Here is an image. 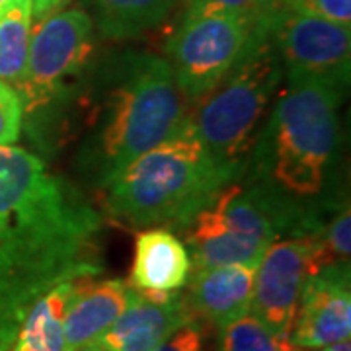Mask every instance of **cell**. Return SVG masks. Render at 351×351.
Listing matches in <instances>:
<instances>
[{"mask_svg":"<svg viewBox=\"0 0 351 351\" xmlns=\"http://www.w3.org/2000/svg\"><path fill=\"white\" fill-rule=\"evenodd\" d=\"M100 217L20 147H0V252L53 283L98 276Z\"/></svg>","mask_w":351,"mask_h":351,"instance_id":"1","label":"cell"},{"mask_svg":"<svg viewBox=\"0 0 351 351\" xmlns=\"http://www.w3.org/2000/svg\"><path fill=\"white\" fill-rule=\"evenodd\" d=\"M239 174L205 149L188 121L113 176L104 186L106 209L137 226L186 225Z\"/></svg>","mask_w":351,"mask_h":351,"instance_id":"2","label":"cell"},{"mask_svg":"<svg viewBox=\"0 0 351 351\" xmlns=\"http://www.w3.org/2000/svg\"><path fill=\"white\" fill-rule=\"evenodd\" d=\"M189 101L164 57L131 55L101 101L90 166L100 186L143 152L174 137L189 121Z\"/></svg>","mask_w":351,"mask_h":351,"instance_id":"3","label":"cell"},{"mask_svg":"<svg viewBox=\"0 0 351 351\" xmlns=\"http://www.w3.org/2000/svg\"><path fill=\"white\" fill-rule=\"evenodd\" d=\"M339 90L318 80H289L263 129L262 168L267 188L289 199L324 188L338 141Z\"/></svg>","mask_w":351,"mask_h":351,"instance_id":"4","label":"cell"},{"mask_svg":"<svg viewBox=\"0 0 351 351\" xmlns=\"http://www.w3.org/2000/svg\"><path fill=\"white\" fill-rule=\"evenodd\" d=\"M269 18L258 24L250 47L234 69L189 115L205 149L226 166L242 168V158L254 147L258 127L281 84L283 64L269 34Z\"/></svg>","mask_w":351,"mask_h":351,"instance_id":"5","label":"cell"},{"mask_svg":"<svg viewBox=\"0 0 351 351\" xmlns=\"http://www.w3.org/2000/svg\"><path fill=\"white\" fill-rule=\"evenodd\" d=\"M258 24L219 6L189 4L186 18L166 45V61L189 104H197L234 69L250 47Z\"/></svg>","mask_w":351,"mask_h":351,"instance_id":"6","label":"cell"},{"mask_svg":"<svg viewBox=\"0 0 351 351\" xmlns=\"http://www.w3.org/2000/svg\"><path fill=\"white\" fill-rule=\"evenodd\" d=\"M94 51V20L82 8H63L32 25L24 76L16 86L24 112L59 98L84 71Z\"/></svg>","mask_w":351,"mask_h":351,"instance_id":"7","label":"cell"},{"mask_svg":"<svg viewBox=\"0 0 351 351\" xmlns=\"http://www.w3.org/2000/svg\"><path fill=\"white\" fill-rule=\"evenodd\" d=\"M336 263L322 239L295 237L271 242L256 267L250 314L274 334L289 338L306 281Z\"/></svg>","mask_w":351,"mask_h":351,"instance_id":"8","label":"cell"},{"mask_svg":"<svg viewBox=\"0 0 351 351\" xmlns=\"http://www.w3.org/2000/svg\"><path fill=\"white\" fill-rule=\"evenodd\" d=\"M269 34L289 80H318L338 88L348 84L350 25L295 14L281 6L269 18Z\"/></svg>","mask_w":351,"mask_h":351,"instance_id":"9","label":"cell"},{"mask_svg":"<svg viewBox=\"0 0 351 351\" xmlns=\"http://www.w3.org/2000/svg\"><path fill=\"white\" fill-rule=\"evenodd\" d=\"M351 336V289L348 263H330L302 289L289 341L297 350H320Z\"/></svg>","mask_w":351,"mask_h":351,"instance_id":"10","label":"cell"},{"mask_svg":"<svg viewBox=\"0 0 351 351\" xmlns=\"http://www.w3.org/2000/svg\"><path fill=\"white\" fill-rule=\"evenodd\" d=\"M191 258L188 246L168 228H149L135 237L129 287L145 299L162 302L188 285Z\"/></svg>","mask_w":351,"mask_h":351,"instance_id":"11","label":"cell"},{"mask_svg":"<svg viewBox=\"0 0 351 351\" xmlns=\"http://www.w3.org/2000/svg\"><path fill=\"white\" fill-rule=\"evenodd\" d=\"M195 316L182 291L172 299L154 302L129 287V302L98 343L113 351H154L178 328Z\"/></svg>","mask_w":351,"mask_h":351,"instance_id":"12","label":"cell"},{"mask_svg":"<svg viewBox=\"0 0 351 351\" xmlns=\"http://www.w3.org/2000/svg\"><path fill=\"white\" fill-rule=\"evenodd\" d=\"M256 267L258 265H223L193 271L188 279L189 291L186 295L193 316L223 328L250 313Z\"/></svg>","mask_w":351,"mask_h":351,"instance_id":"13","label":"cell"},{"mask_svg":"<svg viewBox=\"0 0 351 351\" xmlns=\"http://www.w3.org/2000/svg\"><path fill=\"white\" fill-rule=\"evenodd\" d=\"M80 279L64 318V339L69 351H82L96 343L117 320L129 302V285L123 279Z\"/></svg>","mask_w":351,"mask_h":351,"instance_id":"14","label":"cell"},{"mask_svg":"<svg viewBox=\"0 0 351 351\" xmlns=\"http://www.w3.org/2000/svg\"><path fill=\"white\" fill-rule=\"evenodd\" d=\"M80 279L82 277L66 279L45 291L32 304L10 351H69L64 339V318Z\"/></svg>","mask_w":351,"mask_h":351,"instance_id":"15","label":"cell"},{"mask_svg":"<svg viewBox=\"0 0 351 351\" xmlns=\"http://www.w3.org/2000/svg\"><path fill=\"white\" fill-rule=\"evenodd\" d=\"M59 285V283H57ZM55 283L0 252V351H10L25 314Z\"/></svg>","mask_w":351,"mask_h":351,"instance_id":"16","label":"cell"},{"mask_svg":"<svg viewBox=\"0 0 351 351\" xmlns=\"http://www.w3.org/2000/svg\"><path fill=\"white\" fill-rule=\"evenodd\" d=\"M180 0H92L106 38H137L162 22Z\"/></svg>","mask_w":351,"mask_h":351,"instance_id":"17","label":"cell"},{"mask_svg":"<svg viewBox=\"0 0 351 351\" xmlns=\"http://www.w3.org/2000/svg\"><path fill=\"white\" fill-rule=\"evenodd\" d=\"M32 25V0H16L0 16V80L14 88L24 76Z\"/></svg>","mask_w":351,"mask_h":351,"instance_id":"18","label":"cell"},{"mask_svg":"<svg viewBox=\"0 0 351 351\" xmlns=\"http://www.w3.org/2000/svg\"><path fill=\"white\" fill-rule=\"evenodd\" d=\"M219 350L221 351H293L289 338L277 336L267 326L246 313L237 320L219 328Z\"/></svg>","mask_w":351,"mask_h":351,"instance_id":"19","label":"cell"},{"mask_svg":"<svg viewBox=\"0 0 351 351\" xmlns=\"http://www.w3.org/2000/svg\"><path fill=\"white\" fill-rule=\"evenodd\" d=\"M24 104L18 90L0 80V147L14 145L20 137Z\"/></svg>","mask_w":351,"mask_h":351,"instance_id":"20","label":"cell"},{"mask_svg":"<svg viewBox=\"0 0 351 351\" xmlns=\"http://www.w3.org/2000/svg\"><path fill=\"white\" fill-rule=\"evenodd\" d=\"M283 8L302 16L351 25V0H281Z\"/></svg>","mask_w":351,"mask_h":351,"instance_id":"21","label":"cell"},{"mask_svg":"<svg viewBox=\"0 0 351 351\" xmlns=\"http://www.w3.org/2000/svg\"><path fill=\"white\" fill-rule=\"evenodd\" d=\"M326 244L332 260L336 263H350L351 252V213L350 207L341 209L328 225L326 237L322 239Z\"/></svg>","mask_w":351,"mask_h":351,"instance_id":"22","label":"cell"},{"mask_svg":"<svg viewBox=\"0 0 351 351\" xmlns=\"http://www.w3.org/2000/svg\"><path fill=\"white\" fill-rule=\"evenodd\" d=\"M191 2L211 4V6L225 8V10L244 14L256 22L267 20L269 16H274L283 6L281 0H191Z\"/></svg>","mask_w":351,"mask_h":351,"instance_id":"23","label":"cell"},{"mask_svg":"<svg viewBox=\"0 0 351 351\" xmlns=\"http://www.w3.org/2000/svg\"><path fill=\"white\" fill-rule=\"evenodd\" d=\"M154 351H205V334L197 318L178 328L174 334L168 339H164Z\"/></svg>","mask_w":351,"mask_h":351,"instance_id":"24","label":"cell"},{"mask_svg":"<svg viewBox=\"0 0 351 351\" xmlns=\"http://www.w3.org/2000/svg\"><path fill=\"white\" fill-rule=\"evenodd\" d=\"M73 0H32V16L34 22L43 20L45 16H49L53 12L63 10L66 4H71Z\"/></svg>","mask_w":351,"mask_h":351,"instance_id":"25","label":"cell"},{"mask_svg":"<svg viewBox=\"0 0 351 351\" xmlns=\"http://www.w3.org/2000/svg\"><path fill=\"white\" fill-rule=\"evenodd\" d=\"M293 351H351V343L350 339L346 341H339V343H334V346H328V348H320V350H295Z\"/></svg>","mask_w":351,"mask_h":351,"instance_id":"26","label":"cell"},{"mask_svg":"<svg viewBox=\"0 0 351 351\" xmlns=\"http://www.w3.org/2000/svg\"><path fill=\"white\" fill-rule=\"evenodd\" d=\"M82 351H113V350H110V348H106V346H101V343H98V341H96V343L88 346V348H84Z\"/></svg>","mask_w":351,"mask_h":351,"instance_id":"27","label":"cell"},{"mask_svg":"<svg viewBox=\"0 0 351 351\" xmlns=\"http://www.w3.org/2000/svg\"><path fill=\"white\" fill-rule=\"evenodd\" d=\"M14 2H16V0H0V16L6 12V10L12 6Z\"/></svg>","mask_w":351,"mask_h":351,"instance_id":"28","label":"cell"}]
</instances>
